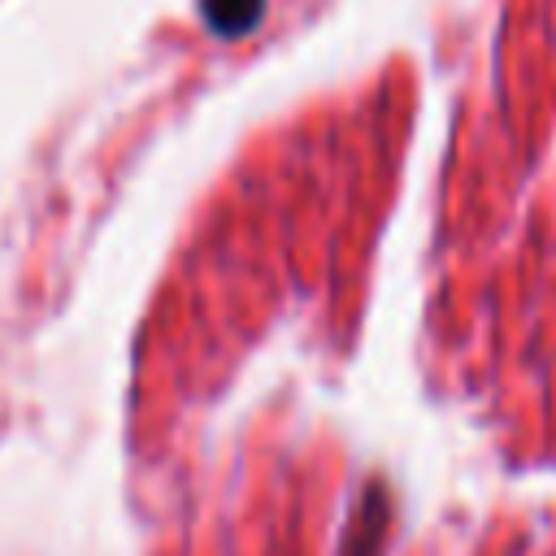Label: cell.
Masks as SVG:
<instances>
[{
	"instance_id": "6da1fadb",
	"label": "cell",
	"mask_w": 556,
	"mask_h": 556,
	"mask_svg": "<svg viewBox=\"0 0 556 556\" xmlns=\"http://www.w3.org/2000/svg\"><path fill=\"white\" fill-rule=\"evenodd\" d=\"M391 521H395L391 486L382 478H369L361 486L352 513H348V526H343V539H339L334 556H382L387 539H391Z\"/></svg>"
},
{
	"instance_id": "7a4b0ae2",
	"label": "cell",
	"mask_w": 556,
	"mask_h": 556,
	"mask_svg": "<svg viewBox=\"0 0 556 556\" xmlns=\"http://www.w3.org/2000/svg\"><path fill=\"white\" fill-rule=\"evenodd\" d=\"M269 0H200V17L217 39H243L261 26Z\"/></svg>"
}]
</instances>
